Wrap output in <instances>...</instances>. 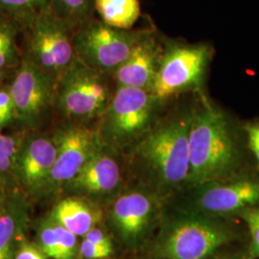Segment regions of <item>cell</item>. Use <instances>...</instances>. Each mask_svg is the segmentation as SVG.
<instances>
[{"mask_svg":"<svg viewBox=\"0 0 259 259\" xmlns=\"http://www.w3.org/2000/svg\"><path fill=\"white\" fill-rule=\"evenodd\" d=\"M236 158L231 129L222 112L205 105L192 114L187 182L203 185L222 179L233 169Z\"/></svg>","mask_w":259,"mask_h":259,"instance_id":"cell-1","label":"cell"},{"mask_svg":"<svg viewBox=\"0 0 259 259\" xmlns=\"http://www.w3.org/2000/svg\"><path fill=\"white\" fill-rule=\"evenodd\" d=\"M107 75L76 58L56 84L57 111L68 121L100 118L115 92L111 90Z\"/></svg>","mask_w":259,"mask_h":259,"instance_id":"cell-2","label":"cell"},{"mask_svg":"<svg viewBox=\"0 0 259 259\" xmlns=\"http://www.w3.org/2000/svg\"><path fill=\"white\" fill-rule=\"evenodd\" d=\"M192 115L167 122L150 132L139 152L157 179L166 185L187 181L189 173V129Z\"/></svg>","mask_w":259,"mask_h":259,"instance_id":"cell-3","label":"cell"},{"mask_svg":"<svg viewBox=\"0 0 259 259\" xmlns=\"http://www.w3.org/2000/svg\"><path fill=\"white\" fill-rule=\"evenodd\" d=\"M145 31L122 30L92 19L75 31V55L84 65L111 75L129 58Z\"/></svg>","mask_w":259,"mask_h":259,"instance_id":"cell-4","label":"cell"},{"mask_svg":"<svg viewBox=\"0 0 259 259\" xmlns=\"http://www.w3.org/2000/svg\"><path fill=\"white\" fill-rule=\"evenodd\" d=\"M22 31L27 35L24 55L58 83L76 60L74 29L48 11L32 19Z\"/></svg>","mask_w":259,"mask_h":259,"instance_id":"cell-5","label":"cell"},{"mask_svg":"<svg viewBox=\"0 0 259 259\" xmlns=\"http://www.w3.org/2000/svg\"><path fill=\"white\" fill-rule=\"evenodd\" d=\"M158 102L149 91L116 87L109 107L100 117L99 134L102 141L125 142L147 131Z\"/></svg>","mask_w":259,"mask_h":259,"instance_id":"cell-6","label":"cell"},{"mask_svg":"<svg viewBox=\"0 0 259 259\" xmlns=\"http://www.w3.org/2000/svg\"><path fill=\"white\" fill-rule=\"evenodd\" d=\"M231 234L217 223L201 217L173 223L158 244L165 259H206L230 240Z\"/></svg>","mask_w":259,"mask_h":259,"instance_id":"cell-7","label":"cell"},{"mask_svg":"<svg viewBox=\"0 0 259 259\" xmlns=\"http://www.w3.org/2000/svg\"><path fill=\"white\" fill-rule=\"evenodd\" d=\"M208 46H175L163 52L151 93L160 102L198 87L210 58Z\"/></svg>","mask_w":259,"mask_h":259,"instance_id":"cell-8","label":"cell"},{"mask_svg":"<svg viewBox=\"0 0 259 259\" xmlns=\"http://www.w3.org/2000/svg\"><path fill=\"white\" fill-rule=\"evenodd\" d=\"M55 81L29 57L22 56L17 74L9 85L17 113V121L34 127L54 106Z\"/></svg>","mask_w":259,"mask_h":259,"instance_id":"cell-9","label":"cell"},{"mask_svg":"<svg viewBox=\"0 0 259 259\" xmlns=\"http://www.w3.org/2000/svg\"><path fill=\"white\" fill-rule=\"evenodd\" d=\"M57 144V158L47 185H66L82 167L102 149L99 131L92 129L83 122L70 121L53 136Z\"/></svg>","mask_w":259,"mask_h":259,"instance_id":"cell-10","label":"cell"},{"mask_svg":"<svg viewBox=\"0 0 259 259\" xmlns=\"http://www.w3.org/2000/svg\"><path fill=\"white\" fill-rule=\"evenodd\" d=\"M55 139L28 136L22 140L16 161L15 175L28 189L47 185L57 158Z\"/></svg>","mask_w":259,"mask_h":259,"instance_id":"cell-11","label":"cell"},{"mask_svg":"<svg viewBox=\"0 0 259 259\" xmlns=\"http://www.w3.org/2000/svg\"><path fill=\"white\" fill-rule=\"evenodd\" d=\"M163 51L154 35L145 31L129 58L112 72L117 87H132L151 91Z\"/></svg>","mask_w":259,"mask_h":259,"instance_id":"cell-12","label":"cell"},{"mask_svg":"<svg viewBox=\"0 0 259 259\" xmlns=\"http://www.w3.org/2000/svg\"><path fill=\"white\" fill-rule=\"evenodd\" d=\"M153 203L147 195L132 192L113 204L112 217L118 231L127 240L139 239L146 231L153 214Z\"/></svg>","mask_w":259,"mask_h":259,"instance_id":"cell-13","label":"cell"},{"mask_svg":"<svg viewBox=\"0 0 259 259\" xmlns=\"http://www.w3.org/2000/svg\"><path fill=\"white\" fill-rule=\"evenodd\" d=\"M258 203V183L247 181L214 185L207 188L199 200L202 208L213 213L234 212Z\"/></svg>","mask_w":259,"mask_h":259,"instance_id":"cell-14","label":"cell"},{"mask_svg":"<svg viewBox=\"0 0 259 259\" xmlns=\"http://www.w3.org/2000/svg\"><path fill=\"white\" fill-rule=\"evenodd\" d=\"M120 178L117 162L101 149L66 185L89 193H108L117 187Z\"/></svg>","mask_w":259,"mask_h":259,"instance_id":"cell-15","label":"cell"},{"mask_svg":"<svg viewBox=\"0 0 259 259\" xmlns=\"http://www.w3.org/2000/svg\"><path fill=\"white\" fill-rule=\"evenodd\" d=\"M53 217L76 236H84L98 222V213L83 200L67 198L61 201L54 209Z\"/></svg>","mask_w":259,"mask_h":259,"instance_id":"cell-16","label":"cell"},{"mask_svg":"<svg viewBox=\"0 0 259 259\" xmlns=\"http://www.w3.org/2000/svg\"><path fill=\"white\" fill-rule=\"evenodd\" d=\"M100 20L111 27L131 30L139 20L141 8L139 0H93Z\"/></svg>","mask_w":259,"mask_h":259,"instance_id":"cell-17","label":"cell"},{"mask_svg":"<svg viewBox=\"0 0 259 259\" xmlns=\"http://www.w3.org/2000/svg\"><path fill=\"white\" fill-rule=\"evenodd\" d=\"M50 11L75 31L94 19L93 0H51Z\"/></svg>","mask_w":259,"mask_h":259,"instance_id":"cell-18","label":"cell"},{"mask_svg":"<svg viewBox=\"0 0 259 259\" xmlns=\"http://www.w3.org/2000/svg\"><path fill=\"white\" fill-rule=\"evenodd\" d=\"M51 0H0V16L19 22L23 28L37 16L50 11Z\"/></svg>","mask_w":259,"mask_h":259,"instance_id":"cell-19","label":"cell"},{"mask_svg":"<svg viewBox=\"0 0 259 259\" xmlns=\"http://www.w3.org/2000/svg\"><path fill=\"white\" fill-rule=\"evenodd\" d=\"M21 31L19 22L0 16V71L19 63L17 37Z\"/></svg>","mask_w":259,"mask_h":259,"instance_id":"cell-20","label":"cell"},{"mask_svg":"<svg viewBox=\"0 0 259 259\" xmlns=\"http://www.w3.org/2000/svg\"><path fill=\"white\" fill-rule=\"evenodd\" d=\"M23 137L9 136L0 132V183L15 174L16 161Z\"/></svg>","mask_w":259,"mask_h":259,"instance_id":"cell-21","label":"cell"},{"mask_svg":"<svg viewBox=\"0 0 259 259\" xmlns=\"http://www.w3.org/2000/svg\"><path fill=\"white\" fill-rule=\"evenodd\" d=\"M17 230L14 216L3 214L0 216V259L12 258V246Z\"/></svg>","mask_w":259,"mask_h":259,"instance_id":"cell-22","label":"cell"},{"mask_svg":"<svg viewBox=\"0 0 259 259\" xmlns=\"http://www.w3.org/2000/svg\"><path fill=\"white\" fill-rule=\"evenodd\" d=\"M40 248L44 253L53 259H63L54 225H48L41 229L39 233Z\"/></svg>","mask_w":259,"mask_h":259,"instance_id":"cell-23","label":"cell"},{"mask_svg":"<svg viewBox=\"0 0 259 259\" xmlns=\"http://www.w3.org/2000/svg\"><path fill=\"white\" fill-rule=\"evenodd\" d=\"M17 121V113L8 88H0V132Z\"/></svg>","mask_w":259,"mask_h":259,"instance_id":"cell-24","label":"cell"},{"mask_svg":"<svg viewBox=\"0 0 259 259\" xmlns=\"http://www.w3.org/2000/svg\"><path fill=\"white\" fill-rule=\"evenodd\" d=\"M54 230L58 237L63 259H73L77 247L76 235L59 224L54 225Z\"/></svg>","mask_w":259,"mask_h":259,"instance_id":"cell-25","label":"cell"},{"mask_svg":"<svg viewBox=\"0 0 259 259\" xmlns=\"http://www.w3.org/2000/svg\"><path fill=\"white\" fill-rule=\"evenodd\" d=\"M80 252L84 258L102 259L110 256L112 252V249L96 245L90 241L83 239L80 246Z\"/></svg>","mask_w":259,"mask_h":259,"instance_id":"cell-26","label":"cell"},{"mask_svg":"<svg viewBox=\"0 0 259 259\" xmlns=\"http://www.w3.org/2000/svg\"><path fill=\"white\" fill-rule=\"evenodd\" d=\"M244 219L250 229L253 251L259 255V209H250L244 213Z\"/></svg>","mask_w":259,"mask_h":259,"instance_id":"cell-27","label":"cell"},{"mask_svg":"<svg viewBox=\"0 0 259 259\" xmlns=\"http://www.w3.org/2000/svg\"><path fill=\"white\" fill-rule=\"evenodd\" d=\"M83 237L85 240L90 241L96 245L112 249L111 238L98 228H93Z\"/></svg>","mask_w":259,"mask_h":259,"instance_id":"cell-28","label":"cell"},{"mask_svg":"<svg viewBox=\"0 0 259 259\" xmlns=\"http://www.w3.org/2000/svg\"><path fill=\"white\" fill-rule=\"evenodd\" d=\"M15 259H46V254L31 244H23L20 246Z\"/></svg>","mask_w":259,"mask_h":259,"instance_id":"cell-29","label":"cell"},{"mask_svg":"<svg viewBox=\"0 0 259 259\" xmlns=\"http://www.w3.org/2000/svg\"><path fill=\"white\" fill-rule=\"evenodd\" d=\"M248 136H249V144L250 149L253 152L254 156L257 158L259 162V124H252L248 128Z\"/></svg>","mask_w":259,"mask_h":259,"instance_id":"cell-30","label":"cell"},{"mask_svg":"<svg viewBox=\"0 0 259 259\" xmlns=\"http://www.w3.org/2000/svg\"><path fill=\"white\" fill-rule=\"evenodd\" d=\"M4 76H5V71H0V83L3 81V79H4Z\"/></svg>","mask_w":259,"mask_h":259,"instance_id":"cell-31","label":"cell"},{"mask_svg":"<svg viewBox=\"0 0 259 259\" xmlns=\"http://www.w3.org/2000/svg\"><path fill=\"white\" fill-rule=\"evenodd\" d=\"M219 259H232V258H219Z\"/></svg>","mask_w":259,"mask_h":259,"instance_id":"cell-32","label":"cell"}]
</instances>
